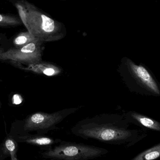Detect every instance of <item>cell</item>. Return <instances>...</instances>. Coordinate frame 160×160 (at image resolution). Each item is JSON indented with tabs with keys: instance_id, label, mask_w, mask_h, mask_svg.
Returning <instances> with one entry per match:
<instances>
[{
	"instance_id": "cell-1",
	"label": "cell",
	"mask_w": 160,
	"mask_h": 160,
	"mask_svg": "<svg viewBox=\"0 0 160 160\" xmlns=\"http://www.w3.org/2000/svg\"><path fill=\"white\" fill-rule=\"evenodd\" d=\"M122 114L103 113L78 121L71 129L72 134L86 140L128 148L147 136L146 130L133 128Z\"/></svg>"
},
{
	"instance_id": "cell-2",
	"label": "cell",
	"mask_w": 160,
	"mask_h": 160,
	"mask_svg": "<svg viewBox=\"0 0 160 160\" xmlns=\"http://www.w3.org/2000/svg\"><path fill=\"white\" fill-rule=\"evenodd\" d=\"M23 25L36 39L43 43L59 41L65 37L67 29L64 23L27 0L14 4Z\"/></svg>"
},
{
	"instance_id": "cell-3",
	"label": "cell",
	"mask_w": 160,
	"mask_h": 160,
	"mask_svg": "<svg viewBox=\"0 0 160 160\" xmlns=\"http://www.w3.org/2000/svg\"><path fill=\"white\" fill-rule=\"evenodd\" d=\"M117 70L130 92L142 96H160L159 83L144 65L137 64L130 58L124 57L121 59Z\"/></svg>"
},
{
	"instance_id": "cell-4",
	"label": "cell",
	"mask_w": 160,
	"mask_h": 160,
	"mask_svg": "<svg viewBox=\"0 0 160 160\" xmlns=\"http://www.w3.org/2000/svg\"><path fill=\"white\" fill-rule=\"evenodd\" d=\"M109 152L107 149L94 146L61 141L41 155L46 159L89 160L101 158Z\"/></svg>"
},
{
	"instance_id": "cell-5",
	"label": "cell",
	"mask_w": 160,
	"mask_h": 160,
	"mask_svg": "<svg viewBox=\"0 0 160 160\" xmlns=\"http://www.w3.org/2000/svg\"><path fill=\"white\" fill-rule=\"evenodd\" d=\"M82 107H72L53 113L37 112L29 115L22 121H18L23 132H36L37 134H45L57 129V125L66 118L79 111Z\"/></svg>"
},
{
	"instance_id": "cell-6",
	"label": "cell",
	"mask_w": 160,
	"mask_h": 160,
	"mask_svg": "<svg viewBox=\"0 0 160 160\" xmlns=\"http://www.w3.org/2000/svg\"><path fill=\"white\" fill-rule=\"evenodd\" d=\"M45 47L44 43L36 40L26 46L15 49L10 48L0 54V62H18L27 65L42 61Z\"/></svg>"
},
{
	"instance_id": "cell-7",
	"label": "cell",
	"mask_w": 160,
	"mask_h": 160,
	"mask_svg": "<svg viewBox=\"0 0 160 160\" xmlns=\"http://www.w3.org/2000/svg\"><path fill=\"white\" fill-rule=\"evenodd\" d=\"M9 64L20 70L45 77H56L63 72V68L58 65L43 60L27 65L18 62H11Z\"/></svg>"
},
{
	"instance_id": "cell-8",
	"label": "cell",
	"mask_w": 160,
	"mask_h": 160,
	"mask_svg": "<svg viewBox=\"0 0 160 160\" xmlns=\"http://www.w3.org/2000/svg\"><path fill=\"white\" fill-rule=\"evenodd\" d=\"M10 134L17 142L24 143L39 147L45 151L50 149L62 141L60 139L46 136L45 134H33L25 132L20 134Z\"/></svg>"
},
{
	"instance_id": "cell-9",
	"label": "cell",
	"mask_w": 160,
	"mask_h": 160,
	"mask_svg": "<svg viewBox=\"0 0 160 160\" xmlns=\"http://www.w3.org/2000/svg\"><path fill=\"white\" fill-rule=\"evenodd\" d=\"M127 121L132 125L146 130L160 131V123L157 120L135 111H129L122 114Z\"/></svg>"
},
{
	"instance_id": "cell-10",
	"label": "cell",
	"mask_w": 160,
	"mask_h": 160,
	"mask_svg": "<svg viewBox=\"0 0 160 160\" xmlns=\"http://www.w3.org/2000/svg\"><path fill=\"white\" fill-rule=\"evenodd\" d=\"M18 150V142L12 135L8 134L0 144V160H4L8 157L16 158Z\"/></svg>"
},
{
	"instance_id": "cell-11",
	"label": "cell",
	"mask_w": 160,
	"mask_h": 160,
	"mask_svg": "<svg viewBox=\"0 0 160 160\" xmlns=\"http://www.w3.org/2000/svg\"><path fill=\"white\" fill-rule=\"evenodd\" d=\"M35 40L36 39L27 31L20 32L15 35L12 39H9L11 48L15 49L22 48Z\"/></svg>"
},
{
	"instance_id": "cell-12",
	"label": "cell",
	"mask_w": 160,
	"mask_h": 160,
	"mask_svg": "<svg viewBox=\"0 0 160 160\" xmlns=\"http://www.w3.org/2000/svg\"><path fill=\"white\" fill-rule=\"evenodd\" d=\"M22 25L23 23L19 16L9 13H0V27L9 28Z\"/></svg>"
},
{
	"instance_id": "cell-13",
	"label": "cell",
	"mask_w": 160,
	"mask_h": 160,
	"mask_svg": "<svg viewBox=\"0 0 160 160\" xmlns=\"http://www.w3.org/2000/svg\"><path fill=\"white\" fill-rule=\"evenodd\" d=\"M160 156V143L144 150L131 160H155Z\"/></svg>"
},
{
	"instance_id": "cell-14",
	"label": "cell",
	"mask_w": 160,
	"mask_h": 160,
	"mask_svg": "<svg viewBox=\"0 0 160 160\" xmlns=\"http://www.w3.org/2000/svg\"><path fill=\"white\" fill-rule=\"evenodd\" d=\"M11 48L10 40L8 38L6 34L0 33V54L5 52Z\"/></svg>"
},
{
	"instance_id": "cell-15",
	"label": "cell",
	"mask_w": 160,
	"mask_h": 160,
	"mask_svg": "<svg viewBox=\"0 0 160 160\" xmlns=\"http://www.w3.org/2000/svg\"><path fill=\"white\" fill-rule=\"evenodd\" d=\"M9 1H10V2H11L13 5H14L15 3L17 2H18V1H19V0H9Z\"/></svg>"
},
{
	"instance_id": "cell-16",
	"label": "cell",
	"mask_w": 160,
	"mask_h": 160,
	"mask_svg": "<svg viewBox=\"0 0 160 160\" xmlns=\"http://www.w3.org/2000/svg\"><path fill=\"white\" fill-rule=\"evenodd\" d=\"M2 80H0V82H2ZM2 102H1V100H0V108H1V107H2Z\"/></svg>"
},
{
	"instance_id": "cell-17",
	"label": "cell",
	"mask_w": 160,
	"mask_h": 160,
	"mask_svg": "<svg viewBox=\"0 0 160 160\" xmlns=\"http://www.w3.org/2000/svg\"><path fill=\"white\" fill-rule=\"evenodd\" d=\"M11 160H17V158H11Z\"/></svg>"
},
{
	"instance_id": "cell-18",
	"label": "cell",
	"mask_w": 160,
	"mask_h": 160,
	"mask_svg": "<svg viewBox=\"0 0 160 160\" xmlns=\"http://www.w3.org/2000/svg\"><path fill=\"white\" fill-rule=\"evenodd\" d=\"M60 1H67V0H60Z\"/></svg>"
},
{
	"instance_id": "cell-19",
	"label": "cell",
	"mask_w": 160,
	"mask_h": 160,
	"mask_svg": "<svg viewBox=\"0 0 160 160\" xmlns=\"http://www.w3.org/2000/svg\"><path fill=\"white\" fill-rule=\"evenodd\" d=\"M49 160H54V159H49Z\"/></svg>"
}]
</instances>
